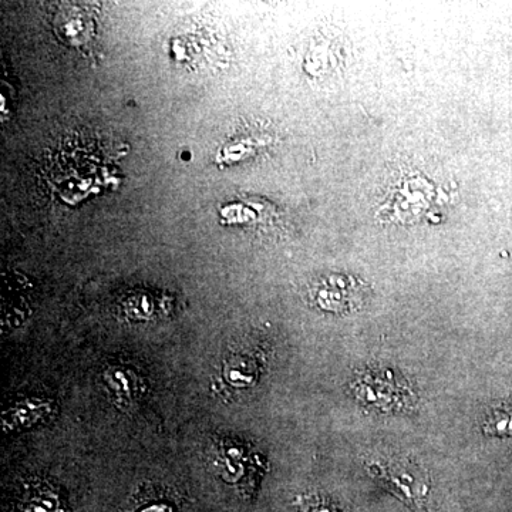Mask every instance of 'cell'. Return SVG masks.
I'll return each instance as SVG.
<instances>
[{
	"instance_id": "6da1fadb",
	"label": "cell",
	"mask_w": 512,
	"mask_h": 512,
	"mask_svg": "<svg viewBox=\"0 0 512 512\" xmlns=\"http://www.w3.org/2000/svg\"><path fill=\"white\" fill-rule=\"evenodd\" d=\"M370 473L414 510L426 508L429 480L426 473L409 458L390 456L373 458L367 463Z\"/></svg>"
},
{
	"instance_id": "7a4b0ae2",
	"label": "cell",
	"mask_w": 512,
	"mask_h": 512,
	"mask_svg": "<svg viewBox=\"0 0 512 512\" xmlns=\"http://www.w3.org/2000/svg\"><path fill=\"white\" fill-rule=\"evenodd\" d=\"M485 433L494 436L512 434V409L495 410L484 426Z\"/></svg>"
}]
</instances>
